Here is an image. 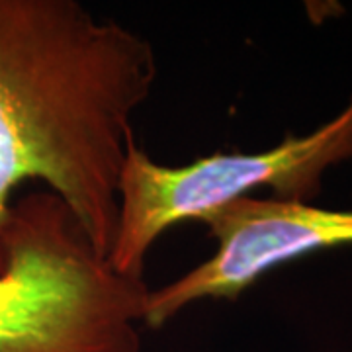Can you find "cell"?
Here are the masks:
<instances>
[{"mask_svg":"<svg viewBox=\"0 0 352 352\" xmlns=\"http://www.w3.org/2000/svg\"><path fill=\"white\" fill-rule=\"evenodd\" d=\"M157 75L147 39L76 0H0V237L16 190L43 182L108 258L131 122Z\"/></svg>","mask_w":352,"mask_h":352,"instance_id":"obj_1","label":"cell"},{"mask_svg":"<svg viewBox=\"0 0 352 352\" xmlns=\"http://www.w3.org/2000/svg\"><path fill=\"white\" fill-rule=\"evenodd\" d=\"M352 159V98L315 131L258 153H223L188 164H161L138 145H127L118 178V219L108 263L129 278H143L153 243L182 221H201L226 204L270 188L278 200H314L321 176Z\"/></svg>","mask_w":352,"mask_h":352,"instance_id":"obj_3","label":"cell"},{"mask_svg":"<svg viewBox=\"0 0 352 352\" xmlns=\"http://www.w3.org/2000/svg\"><path fill=\"white\" fill-rule=\"evenodd\" d=\"M201 223L217 249L184 276L149 289L145 327L161 329L200 300L235 302L280 264L352 245V212L321 210L305 201L247 196L208 214Z\"/></svg>","mask_w":352,"mask_h":352,"instance_id":"obj_4","label":"cell"},{"mask_svg":"<svg viewBox=\"0 0 352 352\" xmlns=\"http://www.w3.org/2000/svg\"><path fill=\"white\" fill-rule=\"evenodd\" d=\"M147 296L50 190L14 201L0 237V352H139Z\"/></svg>","mask_w":352,"mask_h":352,"instance_id":"obj_2","label":"cell"}]
</instances>
